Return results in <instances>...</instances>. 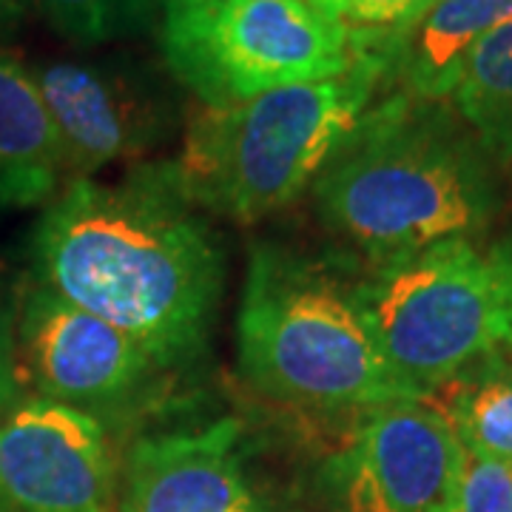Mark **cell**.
Returning <instances> with one entry per match:
<instances>
[{
    "instance_id": "1",
    "label": "cell",
    "mask_w": 512,
    "mask_h": 512,
    "mask_svg": "<svg viewBox=\"0 0 512 512\" xmlns=\"http://www.w3.org/2000/svg\"><path fill=\"white\" fill-rule=\"evenodd\" d=\"M37 285L126 330L160 367L205 348L225 256L177 163H143L117 183L69 180L32 239Z\"/></svg>"
},
{
    "instance_id": "2",
    "label": "cell",
    "mask_w": 512,
    "mask_h": 512,
    "mask_svg": "<svg viewBox=\"0 0 512 512\" xmlns=\"http://www.w3.org/2000/svg\"><path fill=\"white\" fill-rule=\"evenodd\" d=\"M325 228L373 262L419 254L456 237H476L498 214L490 154L450 103L393 92L313 180Z\"/></svg>"
},
{
    "instance_id": "3",
    "label": "cell",
    "mask_w": 512,
    "mask_h": 512,
    "mask_svg": "<svg viewBox=\"0 0 512 512\" xmlns=\"http://www.w3.org/2000/svg\"><path fill=\"white\" fill-rule=\"evenodd\" d=\"M350 35L356 52L345 72L228 109L202 106L177 160L191 200L225 220L256 222L313 185L387 80L382 35Z\"/></svg>"
},
{
    "instance_id": "4",
    "label": "cell",
    "mask_w": 512,
    "mask_h": 512,
    "mask_svg": "<svg viewBox=\"0 0 512 512\" xmlns=\"http://www.w3.org/2000/svg\"><path fill=\"white\" fill-rule=\"evenodd\" d=\"M239 370L259 393L305 407L424 402L387 362L356 285L305 256L256 245L237 313Z\"/></svg>"
},
{
    "instance_id": "5",
    "label": "cell",
    "mask_w": 512,
    "mask_h": 512,
    "mask_svg": "<svg viewBox=\"0 0 512 512\" xmlns=\"http://www.w3.org/2000/svg\"><path fill=\"white\" fill-rule=\"evenodd\" d=\"M387 362L427 399L512 345V237H456L356 285Z\"/></svg>"
},
{
    "instance_id": "6",
    "label": "cell",
    "mask_w": 512,
    "mask_h": 512,
    "mask_svg": "<svg viewBox=\"0 0 512 512\" xmlns=\"http://www.w3.org/2000/svg\"><path fill=\"white\" fill-rule=\"evenodd\" d=\"M160 49L168 72L205 109L328 80L356 52L348 23L308 0H208L165 15Z\"/></svg>"
},
{
    "instance_id": "7",
    "label": "cell",
    "mask_w": 512,
    "mask_h": 512,
    "mask_svg": "<svg viewBox=\"0 0 512 512\" xmlns=\"http://www.w3.org/2000/svg\"><path fill=\"white\" fill-rule=\"evenodd\" d=\"M52 117L69 180L134 160L171 134V94L131 60H43L29 66Z\"/></svg>"
},
{
    "instance_id": "8",
    "label": "cell",
    "mask_w": 512,
    "mask_h": 512,
    "mask_svg": "<svg viewBox=\"0 0 512 512\" xmlns=\"http://www.w3.org/2000/svg\"><path fill=\"white\" fill-rule=\"evenodd\" d=\"M464 447L439 410L421 402L370 407L330 458L339 512H450Z\"/></svg>"
},
{
    "instance_id": "9",
    "label": "cell",
    "mask_w": 512,
    "mask_h": 512,
    "mask_svg": "<svg viewBox=\"0 0 512 512\" xmlns=\"http://www.w3.org/2000/svg\"><path fill=\"white\" fill-rule=\"evenodd\" d=\"M117 467L103 424L32 399L0 424V512H111Z\"/></svg>"
},
{
    "instance_id": "10",
    "label": "cell",
    "mask_w": 512,
    "mask_h": 512,
    "mask_svg": "<svg viewBox=\"0 0 512 512\" xmlns=\"http://www.w3.org/2000/svg\"><path fill=\"white\" fill-rule=\"evenodd\" d=\"M23 362L43 399L83 413H106L146 390L160 365L126 330L77 308L43 285L23 299Z\"/></svg>"
},
{
    "instance_id": "11",
    "label": "cell",
    "mask_w": 512,
    "mask_h": 512,
    "mask_svg": "<svg viewBox=\"0 0 512 512\" xmlns=\"http://www.w3.org/2000/svg\"><path fill=\"white\" fill-rule=\"evenodd\" d=\"M237 421L222 419L134 444L126 470V512H256L237 456Z\"/></svg>"
},
{
    "instance_id": "12",
    "label": "cell",
    "mask_w": 512,
    "mask_h": 512,
    "mask_svg": "<svg viewBox=\"0 0 512 512\" xmlns=\"http://www.w3.org/2000/svg\"><path fill=\"white\" fill-rule=\"evenodd\" d=\"M512 23V0H436L399 35L382 37L387 80L396 92L447 103L464 57L478 40Z\"/></svg>"
},
{
    "instance_id": "13",
    "label": "cell",
    "mask_w": 512,
    "mask_h": 512,
    "mask_svg": "<svg viewBox=\"0 0 512 512\" xmlns=\"http://www.w3.org/2000/svg\"><path fill=\"white\" fill-rule=\"evenodd\" d=\"M63 174L60 140L29 66L0 49V205L52 202Z\"/></svg>"
},
{
    "instance_id": "14",
    "label": "cell",
    "mask_w": 512,
    "mask_h": 512,
    "mask_svg": "<svg viewBox=\"0 0 512 512\" xmlns=\"http://www.w3.org/2000/svg\"><path fill=\"white\" fill-rule=\"evenodd\" d=\"M447 103L493 163H512V23L464 57Z\"/></svg>"
},
{
    "instance_id": "15",
    "label": "cell",
    "mask_w": 512,
    "mask_h": 512,
    "mask_svg": "<svg viewBox=\"0 0 512 512\" xmlns=\"http://www.w3.org/2000/svg\"><path fill=\"white\" fill-rule=\"evenodd\" d=\"M447 402L458 441L478 456L512 467V370L484 367L458 376Z\"/></svg>"
},
{
    "instance_id": "16",
    "label": "cell",
    "mask_w": 512,
    "mask_h": 512,
    "mask_svg": "<svg viewBox=\"0 0 512 512\" xmlns=\"http://www.w3.org/2000/svg\"><path fill=\"white\" fill-rule=\"evenodd\" d=\"M57 35L77 46H100L151 29V0H23Z\"/></svg>"
},
{
    "instance_id": "17",
    "label": "cell",
    "mask_w": 512,
    "mask_h": 512,
    "mask_svg": "<svg viewBox=\"0 0 512 512\" xmlns=\"http://www.w3.org/2000/svg\"><path fill=\"white\" fill-rule=\"evenodd\" d=\"M450 512H512V467L464 447Z\"/></svg>"
},
{
    "instance_id": "18",
    "label": "cell",
    "mask_w": 512,
    "mask_h": 512,
    "mask_svg": "<svg viewBox=\"0 0 512 512\" xmlns=\"http://www.w3.org/2000/svg\"><path fill=\"white\" fill-rule=\"evenodd\" d=\"M348 3V23L353 32L393 37L410 29L436 0H345Z\"/></svg>"
},
{
    "instance_id": "19",
    "label": "cell",
    "mask_w": 512,
    "mask_h": 512,
    "mask_svg": "<svg viewBox=\"0 0 512 512\" xmlns=\"http://www.w3.org/2000/svg\"><path fill=\"white\" fill-rule=\"evenodd\" d=\"M18 396V345H15V330H12V311L0 293V413L12 410Z\"/></svg>"
},
{
    "instance_id": "20",
    "label": "cell",
    "mask_w": 512,
    "mask_h": 512,
    "mask_svg": "<svg viewBox=\"0 0 512 512\" xmlns=\"http://www.w3.org/2000/svg\"><path fill=\"white\" fill-rule=\"evenodd\" d=\"M23 18H26L23 0H0V43L18 32Z\"/></svg>"
},
{
    "instance_id": "21",
    "label": "cell",
    "mask_w": 512,
    "mask_h": 512,
    "mask_svg": "<svg viewBox=\"0 0 512 512\" xmlns=\"http://www.w3.org/2000/svg\"><path fill=\"white\" fill-rule=\"evenodd\" d=\"M308 3H311L313 9H319L325 18L345 23V15H348V3L345 0H308Z\"/></svg>"
},
{
    "instance_id": "22",
    "label": "cell",
    "mask_w": 512,
    "mask_h": 512,
    "mask_svg": "<svg viewBox=\"0 0 512 512\" xmlns=\"http://www.w3.org/2000/svg\"><path fill=\"white\" fill-rule=\"evenodd\" d=\"M165 9V15H174V12H185V9H194V6H202L208 0H160Z\"/></svg>"
}]
</instances>
